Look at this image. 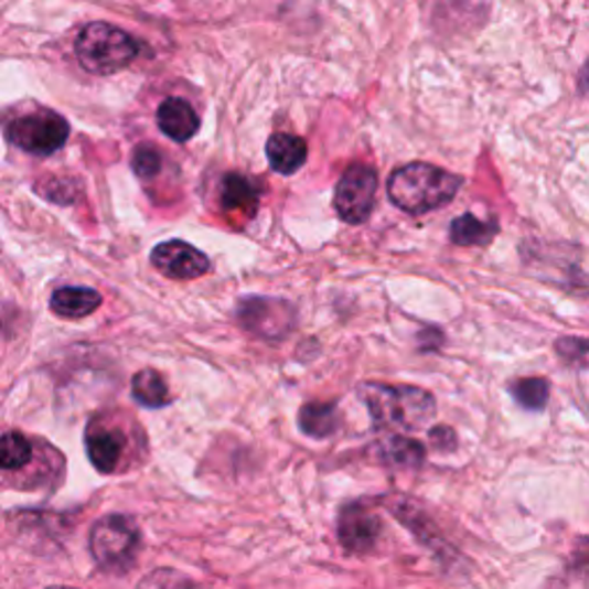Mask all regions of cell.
<instances>
[{
    "mask_svg": "<svg viewBox=\"0 0 589 589\" xmlns=\"http://www.w3.org/2000/svg\"><path fill=\"white\" fill-rule=\"evenodd\" d=\"M360 398L381 431H421L436 417L433 394L413 385L364 383Z\"/></svg>",
    "mask_w": 589,
    "mask_h": 589,
    "instance_id": "obj_1",
    "label": "cell"
},
{
    "mask_svg": "<svg viewBox=\"0 0 589 589\" xmlns=\"http://www.w3.org/2000/svg\"><path fill=\"white\" fill-rule=\"evenodd\" d=\"M463 178L440 167L413 162L396 169L387 180L389 201L408 214H426L445 207L461 192Z\"/></svg>",
    "mask_w": 589,
    "mask_h": 589,
    "instance_id": "obj_2",
    "label": "cell"
},
{
    "mask_svg": "<svg viewBox=\"0 0 589 589\" xmlns=\"http://www.w3.org/2000/svg\"><path fill=\"white\" fill-rule=\"evenodd\" d=\"M76 58L90 74H114L137 61L141 44L118 25L93 21L74 42Z\"/></svg>",
    "mask_w": 589,
    "mask_h": 589,
    "instance_id": "obj_3",
    "label": "cell"
},
{
    "mask_svg": "<svg viewBox=\"0 0 589 589\" xmlns=\"http://www.w3.org/2000/svg\"><path fill=\"white\" fill-rule=\"evenodd\" d=\"M141 529L131 516L106 514L90 529V555L95 565L114 576H122L137 565Z\"/></svg>",
    "mask_w": 589,
    "mask_h": 589,
    "instance_id": "obj_4",
    "label": "cell"
},
{
    "mask_svg": "<svg viewBox=\"0 0 589 589\" xmlns=\"http://www.w3.org/2000/svg\"><path fill=\"white\" fill-rule=\"evenodd\" d=\"M6 137L23 152L49 157L67 143L69 122L56 111L40 109L14 118L6 129Z\"/></svg>",
    "mask_w": 589,
    "mask_h": 589,
    "instance_id": "obj_5",
    "label": "cell"
},
{
    "mask_svg": "<svg viewBox=\"0 0 589 589\" xmlns=\"http://www.w3.org/2000/svg\"><path fill=\"white\" fill-rule=\"evenodd\" d=\"M237 320L249 334L263 341H281L298 323V313L286 300L249 294V298H243L237 304Z\"/></svg>",
    "mask_w": 589,
    "mask_h": 589,
    "instance_id": "obj_6",
    "label": "cell"
},
{
    "mask_svg": "<svg viewBox=\"0 0 589 589\" xmlns=\"http://www.w3.org/2000/svg\"><path fill=\"white\" fill-rule=\"evenodd\" d=\"M378 173L366 164L347 167L334 190V210L345 224H364L376 203Z\"/></svg>",
    "mask_w": 589,
    "mask_h": 589,
    "instance_id": "obj_7",
    "label": "cell"
},
{
    "mask_svg": "<svg viewBox=\"0 0 589 589\" xmlns=\"http://www.w3.org/2000/svg\"><path fill=\"white\" fill-rule=\"evenodd\" d=\"M383 532V523L376 516V512H371L368 506L353 502L341 508L336 534L339 542L347 553L364 555L376 548Z\"/></svg>",
    "mask_w": 589,
    "mask_h": 589,
    "instance_id": "obj_8",
    "label": "cell"
},
{
    "mask_svg": "<svg viewBox=\"0 0 589 589\" xmlns=\"http://www.w3.org/2000/svg\"><path fill=\"white\" fill-rule=\"evenodd\" d=\"M152 265L169 279H199L210 270V260L184 239H169L152 249Z\"/></svg>",
    "mask_w": 589,
    "mask_h": 589,
    "instance_id": "obj_9",
    "label": "cell"
},
{
    "mask_svg": "<svg viewBox=\"0 0 589 589\" xmlns=\"http://www.w3.org/2000/svg\"><path fill=\"white\" fill-rule=\"evenodd\" d=\"M86 453L97 472H118L127 453V436L118 426H101L90 421L86 431Z\"/></svg>",
    "mask_w": 589,
    "mask_h": 589,
    "instance_id": "obj_10",
    "label": "cell"
},
{
    "mask_svg": "<svg viewBox=\"0 0 589 589\" xmlns=\"http://www.w3.org/2000/svg\"><path fill=\"white\" fill-rule=\"evenodd\" d=\"M157 125L162 129L164 137H169L175 143H186L192 141L199 129H201V118L194 111V106L182 99V97H169L157 109Z\"/></svg>",
    "mask_w": 589,
    "mask_h": 589,
    "instance_id": "obj_11",
    "label": "cell"
},
{
    "mask_svg": "<svg viewBox=\"0 0 589 589\" xmlns=\"http://www.w3.org/2000/svg\"><path fill=\"white\" fill-rule=\"evenodd\" d=\"M265 152H267V162H270L272 171L281 175L298 173L309 157L307 141L286 131L272 133L270 141H267L265 146Z\"/></svg>",
    "mask_w": 589,
    "mask_h": 589,
    "instance_id": "obj_12",
    "label": "cell"
},
{
    "mask_svg": "<svg viewBox=\"0 0 589 589\" xmlns=\"http://www.w3.org/2000/svg\"><path fill=\"white\" fill-rule=\"evenodd\" d=\"M49 307L53 313L67 320L86 318L101 307V294L86 286H65L51 294Z\"/></svg>",
    "mask_w": 589,
    "mask_h": 589,
    "instance_id": "obj_13",
    "label": "cell"
},
{
    "mask_svg": "<svg viewBox=\"0 0 589 589\" xmlns=\"http://www.w3.org/2000/svg\"><path fill=\"white\" fill-rule=\"evenodd\" d=\"M500 226L495 219L484 222L474 217V214H461L451 222L449 226V237L453 245H461V247H479V245H489L491 239L497 235Z\"/></svg>",
    "mask_w": 589,
    "mask_h": 589,
    "instance_id": "obj_14",
    "label": "cell"
},
{
    "mask_svg": "<svg viewBox=\"0 0 589 589\" xmlns=\"http://www.w3.org/2000/svg\"><path fill=\"white\" fill-rule=\"evenodd\" d=\"M302 433L315 440L330 438L339 428V410L332 404H307L298 415Z\"/></svg>",
    "mask_w": 589,
    "mask_h": 589,
    "instance_id": "obj_15",
    "label": "cell"
},
{
    "mask_svg": "<svg viewBox=\"0 0 589 589\" xmlns=\"http://www.w3.org/2000/svg\"><path fill=\"white\" fill-rule=\"evenodd\" d=\"M131 396L146 408H162L171 398L167 381L154 368H143L131 378Z\"/></svg>",
    "mask_w": 589,
    "mask_h": 589,
    "instance_id": "obj_16",
    "label": "cell"
},
{
    "mask_svg": "<svg viewBox=\"0 0 589 589\" xmlns=\"http://www.w3.org/2000/svg\"><path fill=\"white\" fill-rule=\"evenodd\" d=\"M383 461L396 468H419L424 463V447L406 436H389L381 445Z\"/></svg>",
    "mask_w": 589,
    "mask_h": 589,
    "instance_id": "obj_17",
    "label": "cell"
},
{
    "mask_svg": "<svg viewBox=\"0 0 589 589\" xmlns=\"http://www.w3.org/2000/svg\"><path fill=\"white\" fill-rule=\"evenodd\" d=\"M219 199H222V205H224L226 210L256 207V203H258V192H256V186L251 184V180H247L245 175H239V173H228V175H224V180H222Z\"/></svg>",
    "mask_w": 589,
    "mask_h": 589,
    "instance_id": "obj_18",
    "label": "cell"
},
{
    "mask_svg": "<svg viewBox=\"0 0 589 589\" xmlns=\"http://www.w3.org/2000/svg\"><path fill=\"white\" fill-rule=\"evenodd\" d=\"M512 396L521 408L539 413L548 406L550 383L546 378H521L512 385Z\"/></svg>",
    "mask_w": 589,
    "mask_h": 589,
    "instance_id": "obj_19",
    "label": "cell"
},
{
    "mask_svg": "<svg viewBox=\"0 0 589 589\" xmlns=\"http://www.w3.org/2000/svg\"><path fill=\"white\" fill-rule=\"evenodd\" d=\"M33 459V445L19 431H8L3 436V451H0V465L6 472L21 470Z\"/></svg>",
    "mask_w": 589,
    "mask_h": 589,
    "instance_id": "obj_20",
    "label": "cell"
},
{
    "mask_svg": "<svg viewBox=\"0 0 589 589\" xmlns=\"http://www.w3.org/2000/svg\"><path fill=\"white\" fill-rule=\"evenodd\" d=\"M137 589H205V587L178 569H154L141 578Z\"/></svg>",
    "mask_w": 589,
    "mask_h": 589,
    "instance_id": "obj_21",
    "label": "cell"
},
{
    "mask_svg": "<svg viewBox=\"0 0 589 589\" xmlns=\"http://www.w3.org/2000/svg\"><path fill=\"white\" fill-rule=\"evenodd\" d=\"M164 169V154L154 146H139L131 154V171L141 180H152Z\"/></svg>",
    "mask_w": 589,
    "mask_h": 589,
    "instance_id": "obj_22",
    "label": "cell"
},
{
    "mask_svg": "<svg viewBox=\"0 0 589 589\" xmlns=\"http://www.w3.org/2000/svg\"><path fill=\"white\" fill-rule=\"evenodd\" d=\"M555 347H557V355L565 357L567 362L587 364V357H589V341L587 339L561 336V339H557Z\"/></svg>",
    "mask_w": 589,
    "mask_h": 589,
    "instance_id": "obj_23",
    "label": "cell"
},
{
    "mask_svg": "<svg viewBox=\"0 0 589 589\" xmlns=\"http://www.w3.org/2000/svg\"><path fill=\"white\" fill-rule=\"evenodd\" d=\"M51 192H42L44 199L53 203H72L74 201V182L72 180H51Z\"/></svg>",
    "mask_w": 589,
    "mask_h": 589,
    "instance_id": "obj_24",
    "label": "cell"
},
{
    "mask_svg": "<svg viewBox=\"0 0 589 589\" xmlns=\"http://www.w3.org/2000/svg\"><path fill=\"white\" fill-rule=\"evenodd\" d=\"M578 90H582V93H589V61H587V65L582 67V72H580V78H578Z\"/></svg>",
    "mask_w": 589,
    "mask_h": 589,
    "instance_id": "obj_25",
    "label": "cell"
},
{
    "mask_svg": "<svg viewBox=\"0 0 589 589\" xmlns=\"http://www.w3.org/2000/svg\"><path fill=\"white\" fill-rule=\"evenodd\" d=\"M46 589H74V587H67V585H53V587H46Z\"/></svg>",
    "mask_w": 589,
    "mask_h": 589,
    "instance_id": "obj_26",
    "label": "cell"
}]
</instances>
